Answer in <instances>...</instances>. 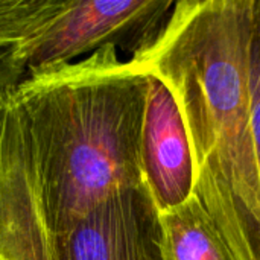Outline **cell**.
I'll return each mask as SVG.
<instances>
[{
    "label": "cell",
    "instance_id": "1",
    "mask_svg": "<svg viewBox=\"0 0 260 260\" xmlns=\"http://www.w3.org/2000/svg\"><path fill=\"white\" fill-rule=\"evenodd\" d=\"M254 0H183L129 58L180 108L193 193L236 260H260V169L251 129Z\"/></svg>",
    "mask_w": 260,
    "mask_h": 260
},
{
    "label": "cell",
    "instance_id": "2",
    "mask_svg": "<svg viewBox=\"0 0 260 260\" xmlns=\"http://www.w3.org/2000/svg\"><path fill=\"white\" fill-rule=\"evenodd\" d=\"M148 79L117 46L26 73L12 87L55 238L111 197L143 187Z\"/></svg>",
    "mask_w": 260,
    "mask_h": 260
},
{
    "label": "cell",
    "instance_id": "3",
    "mask_svg": "<svg viewBox=\"0 0 260 260\" xmlns=\"http://www.w3.org/2000/svg\"><path fill=\"white\" fill-rule=\"evenodd\" d=\"M169 0H69L66 9L17 53L26 73L72 62L81 55L126 43L131 52L149 40Z\"/></svg>",
    "mask_w": 260,
    "mask_h": 260
},
{
    "label": "cell",
    "instance_id": "4",
    "mask_svg": "<svg viewBox=\"0 0 260 260\" xmlns=\"http://www.w3.org/2000/svg\"><path fill=\"white\" fill-rule=\"evenodd\" d=\"M59 260H161L157 210L145 187L117 193L56 238Z\"/></svg>",
    "mask_w": 260,
    "mask_h": 260
},
{
    "label": "cell",
    "instance_id": "5",
    "mask_svg": "<svg viewBox=\"0 0 260 260\" xmlns=\"http://www.w3.org/2000/svg\"><path fill=\"white\" fill-rule=\"evenodd\" d=\"M145 72L148 88L142 129L143 187L155 210L163 212L181 204L193 192V161L172 91L158 76Z\"/></svg>",
    "mask_w": 260,
    "mask_h": 260
},
{
    "label": "cell",
    "instance_id": "6",
    "mask_svg": "<svg viewBox=\"0 0 260 260\" xmlns=\"http://www.w3.org/2000/svg\"><path fill=\"white\" fill-rule=\"evenodd\" d=\"M157 222L161 260H236L193 192L181 204L157 212Z\"/></svg>",
    "mask_w": 260,
    "mask_h": 260
},
{
    "label": "cell",
    "instance_id": "7",
    "mask_svg": "<svg viewBox=\"0 0 260 260\" xmlns=\"http://www.w3.org/2000/svg\"><path fill=\"white\" fill-rule=\"evenodd\" d=\"M67 2L0 0V62H15L18 50L56 18Z\"/></svg>",
    "mask_w": 260,
    "mask_h": 260
},
{
    "label": "cell",
    "instance_id": "8",
    "mask_svg": "<svg viewBox=\"0 0 260 260\" xmlns=\"http://www.w3.org/2000/svg\"><path fill=\"white\" fill-rule=\"evenodd\" d=\"M250 81H251V129L260 169V2L254 0L253 34L250 49Z\"/></svg>",
    "mask_w": 260,
    "mask_h": 260
}]
</instances>
